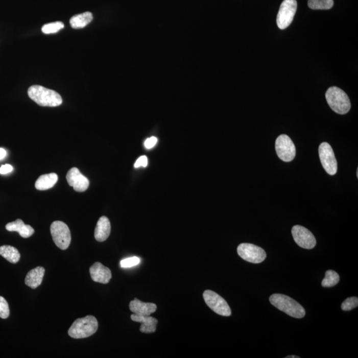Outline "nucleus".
I'll use <instances>...</instances> for the list:
<instances>
[{"label":"nucleus","instance_id":"nucleus-5","mask_svg":"<svg viewBox=\"0 0 358 358\" xmlns=\"http://www.w3.org/2000/svg\"><path fill=\"white\" fill-rule=\"evenodd\" d=\"M53 241L58 248L65 250L69 247L71 242V233L69 228L61 221L53 222L50 227Z\"/></svg>","mask_w":358,"mask_h":358},{"label":"nucleus","instance_id":"nucleus-9","mask_svg":"<svg viewBox=\"0 0 358 358\" xmlns=\"http://www.w3.org/2000/svg\"><path fill=\"white\" fill-rule=\"evenodd\" d=\"M277 156L284 162H291L296 156V148L292 140L287 135H281L275 141Z\"/></svg>","mask_w":358,"mask_h":358},{"label":"nucleus","instance_id":"nucleus-25","mask_svg":"<svg viewBox=\"0 0 358 358\" xmlns=\"http://www.w3.org/2000/svg\"><path fill=\"white\" fill-rule=\"evenodd\" d=\"M358 306V299L356 297H349L342 302L341 308L344 311H349L356 308Z\"/></svg>","mask_w":358,"mask_h":358},{"label":"nucleus","instance_id":"nucleus-33","mask_svg":"<svg viewBox=\"0 0 358 358\" xmlns=\"http://www.w3.org/2000/svg\"><path fill=\"white\" fill-rule=\"evenodd\" d=\"M357 177H358V170H357Z\"/></svg>","mask_w":358,"mask_h":358},{"label":"nucleus","instance_id":"nucleus-7","mask_svg":"<svg viewBox=\"0 0 358 358\" xmlns=\"http://www.w3.org/2000/svg\"><path fill=\"white\" fill-rule=\"evenodd\" d=\"M297 10V2L296 0H284L277 14L278 28L281 30L288 28L292 23Z\"/></svg>","mask_w":358,"mask_h":358},{"label":"nucleus","instance_id":"nucleus-15","mask_svg":"<svg viewBox=\"0 0 358 358\" xmlns=\"http://www.w3.org/2000/svg\"><path fill=\"white\" fill-rule=\"evenodd\" d=\"M130 309L137 315H150L157 310V305L151 302H144L135 298L130 302Z\"/></svg>","mask_w":358,"mask_h":358},{"label":"nucleus","instance_id":"nucleus-24","mask_svg":"<svg viewBox=\"0 0 358 358\" xmlns=\"http://www.w3.org/2000/svg\"><path fill=\"white\" fill-rule=\"evenodd\" d=\"M64 23L63 22L57 21L54 23L45 24L42 28V32L44 34H52V33H56L64 28Z\"/></svg>","mask_w":358,"mask_h":358},{"label":"nucleus","instance_id":"nucleus-13","mask_svg":"<svg viewBox=\"0 0 358 358\" xmlns=\"http://www.w3.org/2000/svg\"><path fill=\"white\" fill-rule=\"evenodd\" d=\"M91 278L97 283L107 284L112 278L110 269L100 262H96L90 268Z\"/></svg>","mask_w":358,"mask_h":358},{"label":"nucleus","instance_id":"nucleus-2","mask_svg":"<svg viewBox=\"0 0 358 358\" xmlns=\"http://www.w3.org/2000/svg\"><path fill=\"white\" fill-rule=\"evenodd\" d=\"M270 301L272 305L279 310L283 311L287 315L296 319H302L305 316L304 308L288 296L282 294H273L270 297Z\"/></svg>","mask_w":358,"mask_h":358},{"label":"nucleus","instance_id":"nucleus-14","mask_svg":"<svg viewBox=\"0 0 358 358\" xmlns=\"http://www.w3.org/2000/svg\"><path fill=\"white\" fill-rule=\"evenodd\" d=\"M133 321L141 323L140 331L142 333H153L157 329L158 321L155 318L150 317V315H137L133 313L131 315Z\"/></svg>","mask_w":358,"mask_h":358},{"label":"nucleus","instance_id":"nucleus-32","mask_svg":"<svg viewBox=\"0 0 358 358\" xmlns=\"http://www.w3.org/2000/svg\"><path fill=\"white\" fill-rule=\"evenodd\" d=\"M286 358H299V357L297 356V355H289V356H287Z\"/></svg>","mask_w":358,"mask_h":358},{"label":"nucleus","instance_id":"nucleus-4","mask_svg":"<svg viewBox=\"0 0 358 358\" xmlns=\"http://www.w3.org/2000/svg\"><path fill=\"white\" fill-rule=\"evenodd\" d=\"M325 97L329 106L333 112L343 115L350 111V99L342 89L337 86H332L326 91Z\"/></svg>","mask_w":358,"mask_h":358},{"label":"nucleus","instance_id":"nucleus-12","mask_svg":"<svg viewBox=\"0 0 358 358\" xmlns=\"http://www.w3.org/2000/svg\"><path fill=\"white\" fill-rule=\"evenodd\" d=\"M66 181L70 186H73L75 191L79 193L84 192L87 190L89 186V181L87 178L82 174L79 169L73 168L70 169L66 174Z\"/></svg>","mask_w":358,"mask_h":358},{"label":"nucleus","instance_id":"nucleus-23","mask_svg":"<svg viewBox=\"0 0 358 358\" xmlns=\"http://www.w3.org/2000/svg\"><path fill=\"white\" fill-rule=\"evenodd\" d=\"M308 6L312 10H330L333 6V0H308Z\"/></svg>","mask_w":358,"mask_h":358},{"label":"nucleus","instance_id":"nucleus-20","mask_svg":"<svg viewBox=\"0 0 358 358\" xmlns=\"http://www.w3.org/2000/svg\"><path fill=\"white\" fill-rule=\"evenodd\" d=\"M92 13L84 12L71 17L70 24L71 27L74 29L84 28L88 26L92 21Z\"/></svg>","mask_w":358,"mask_h":358},{"label":"nucleus","instance_id":"nucleus-17","mask_svg":"<svg viewBox=\"0 0 358 358\" xmlns=\"http://www.w3.org/2000/svg\"><path fill=\"white\" fill-rule=\"evenodd\" d=\"M111 232L110 220L106 217H102L97 222L94 231V237L98 242L106 241Z\"/></svg>","mask_w":358,"mask_h":358},{"label":"nucleus","instance_id":"nucleus-27","mask_svg":"<svg viewBox=\"0 0 358 358\" xmlns=\"http://www.w3.org/2000/svg\"><path fill=\"white\" fill-rule=\"evenodd\" d=\"M140 263V259L137 257H132L127 258L120 261V266L123 268H132L137 266Z\"/></svg>","mask_w":358,"mask_h":358},{"label":"nucleus","instance_id":"nucleus-21","mask_svg":"<svg viewBox=\"0 0 358 358\" xmlns=\"http://www.w3.org/2000/svg\"><path fill=\"white\" fill-rule=\"evenodd\" d=\"M0 255L12 264H17L20 259L19 251L14 247L2 246L0 247Z\"/></svg>","mask_w":358,"mask_h":358},{"label":"nucleus","instance_id":"nucleus-11","mask_svg":"<svg viewBox=\"0 0 358 358\" xmlns=\"http://www.w3.org/2000/svg\"><path fill=\"white\" fill-rule=\"evenodd\" d=\"M292 235L296 244L306 250H311L314 248L317 244L314 235L308 229L301 226H295L293 227Z\"/></svg>","mask_w":358,"mask_h":358},{"label":"nucleus","instance_id":"nucleus-29","mask_svg":"<svg viewBox=\"0 0 358 358\" xmlns=\"http://www.w3.org/2000/svg\"><path fill=\"white\" fill-rule=\"evenodd\" d=\"M157 143V137H151L150 138H148V139L146 140V141H145L144 145L145 147L147 149H151L153 148V147L155 146Z\"/></svg>","mask_w":358,"mask_h":358},{"label":"nucleus","instance_id":"nucleus-19","mask_svg":"<svg viewBox=\"0 0 358 358\" xmlns=\"http://www.w3.org/2000/svg\"><path fill=\"white\" fill-rule=\"evenodd\" d=\"M58 181V176L56 173H52L50 174L41 175L35 182V188L39 190H46L53 188Z\"/></svg>","mask_w":358,"mask_h":358},{"label":"nucleus","instance_id":"nucleus-1","mask_svg":"<svg viewBox=\"0 0 358 358\" xmlns=\"http://www.w3.org/2000/svg\"><path fill=\"white\" fill-rule=\"evenodd\" d=\"M28 96L33 101L41 106L57 107L63 103V99L59 93L41 86H31L28 90Z\"/></svg>","mask_w":358,"mask_h":358},{"label":"nucleus","instance_id":"nucleus-10","mask_svg":"<svg viewBox=\"0 0 358 358\" xmlns=\"http://www.w3.org/2000/svg\"><path fill=\"white\" fill-rule=\"evenodd\" d=\"M319 153L320 159L324 170L328 174L335 175L337 173L338 164L332 147L326 142H323L320 145Z\"/></svg>","mask_w":358,"mask_h":358},{"label":"nucleus","instance_id":"nucleus-6","mask_svg":"<svg viewBox=\"0 0 358 358\" xmlns=\"http://www.w3.org/2000/svg\"><path fill=\"white\" fill-rule=\"evenodd\" d=\"M203 298L208 307L212 309L217 314L224 317H230L232 315V311L225 299L214 291H204Z\"/></svg>","mask_w":358,"mask_h":358},{"label":"nucleus","instance_id":"nucleus-18","mask_svg":"<svg viewBox=\"0 0 358 358\" xmlns=\"http://www.w3.org/2000/svg\"><path fill=\"white\" fill-rule=\"evenodd\" d=\"M45 272L43 267H37L29 271L26 275L25 283L30 288L35 289L41 285Z\"/></svg>","mask_w":358,"mask_h":358},{"label":"nucleus","instance_id":"nucleus-22","mask_svg":"<svg viewBox=\"0 0 358 358\" xmlns=\"http://www.w3.org/2000/svg\"><path fill=\"white\" fill-rule=\"evenodd\" d=\"M339 281V275L335 271L328 270L325 273V278L322 280V286L324 288H332L337 285Z\"/></svg>","mask_w":358,"mask_h":358},{"label":"nucleus","instance_id":"nucleus-8","mask_svg":"<svg viewBox=\"0 0 358 358\" xmlns=\"http://www.w3.org/2000/svg\"><path fill=\"white\" fill-rule=\"evenodd\" d=\"M237 251L240 257L252 264L261 263L267 257L264 249L254 244H241L237 247Z\"/></svg>","mask_w":358,"mask_h":358},{"label":"nucleus","instance_id":"nucleus-31","mask_svg":"<svg viewBox=\"0 0 358 358\" xmlns=\"http://www.w3.org/2000/svg\"><path fill=\"white\" fill-rule=\"evenodd\" d=\"M7 152L3 148H0V160L4 159L6 157Z\"/></svg>","mask_w":358,"mask_h":358},{"label":"nucleus","instance_id":"nucleus-28","mask_svg":"<svg viewBox=\"0 0 358 358\" xmlns=\"http://www.w3.org/2000/svg\"><path fill=\"white\" fill-rule=\"evenodd\" d=\"M148 164V159L146 156H141L135 162L134 166L135 168H139L140 166L146 168Z\"/></svg>","mask_w":358,"mask_h":358},{"label":"nucleus","instance_id":"nucleus-26","mask_svg":"<svg viewBox=\"0 0 358 358\" xmlns=\"http://www.w3.org/2000/svg\"><path fill=\"white\" fill-rule=\"evenodd\" d=\"M10 316V308L8 302L3 297L0 296V318L2 319H8Z\"/></svg>","mask_w":358,"mask_h":358},{"label":"nucleus","instance_id":"nucleus-16","mask_svg":"<svg viewBox=\"0 0 358 358\" xmlns=\"http://www.w3.org/2000/svg\"><path fill=\"white\" fill-rule=\"evenodd\" d=\"M9 232H17L23 238H28L35 233L34 229L30 225L24 224L23 220L17 219L14 222H10L6 226Z\"/></svg>","mask_w":358,"mask_h":358},{"label":"nucleus","instance_id":"nucleus-3","mask_svg":"<svg viewBox=\"0 0 358 358\" xmlns=\"http://www.w3.org/2000/svg\"><path fill=\"white\" fill-rule=\"evenodd\" d=\"M99 328V322L93 316L78 319L68 330V335L75 339H86L94 335Z\"/></svg>","mask_w":358,"mask_h":358},{"label":"nucleus","instance_id":"nucleus-30","mask_svg":"<svg viewBox=\"0 0 358 358\" xmlns=\"http://www.w3.org/2000/svg\"><path fill=\"white\" fill-rule=\"evenodd\" d=\"M13 170V166L11 165V164H4V165H2L1 168H0V174H8V173L12 172Z\"/></svg>","mask_w":358,"mask_h":358}]
</instances>
